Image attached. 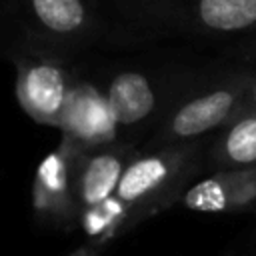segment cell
Instances as JSON below:
<instances>
[{"label": "cell", "instance_id": "1", "mask_svg": "<svg viewBox=\"0 0 256 256\" xmlns=\"http://www.w3.org/2000/svg\"><path fill=\"white\" fill-rule=\"evenodd\" d=\"M194 162L196 152L190 144H168L150 154H136L124 170L116 196L138 222L174 202L184 180L192 174Z\"/></svg>", "mask_w": 256, "mask_h": 256}, {"label": "cell", "instance_id": "2", "mask_svg": "<svg viewBox=\"0 0 256 256\" xmlns=\"http://www.w3.org/2000/svg\"><path fill=\"white\" fill-rule=\"evenodd\" d=\"M16 100L38 124L60 128L74 86L64 62L50 54H26L16 60Z\"/></svg>", "mask_w": 256, "mask_h": 256}, {"label": "cell", "instance_id": "3", "mask_svg": "<svg viewBox=\"0 0 256 256\" xmlns=\"http://www.w3.org/2000/svg\"><path fill=\"white\" fill-rule=\"evenodd\" d=\"M30 40L52 46L78 44L94 34L96 16L86 0H8Z\"/></svg>", "mask_w": 256, "mask_h": 256}, {"label": "cell", "instance_id": "4", "mask_svg": "<svg viewBox=\"0 0 256 256\" xmlns=\"http://www.w3.org/2000/svg\"><path fill=\"white\" fill-rule=\"evenodd\" d=\"M58 130L62 132V140L76 152H92L112 146L118 136V124L106 94L86 80L74 82Z\"/></svg>", "mask_w": 256, "mask_h": 256}, {"label": "cell", "instance_id": "5", "mask_svg": "<svg viewBox=\"0 0 256 256\" xmlns=\"http://www.w3.org/2000/svg\"><path fill=\"white\" fill-rule=\"evenodd\" d=\"M74 152L76 150L68 142L60 140V146L46 154L36 168L32 182V208L48 222L66 226L80 218L72 186Z\"/></svg>", "mask_w": 256, "mask_h": 256}, {"label": "cell", "instance_id": "6", "mask_svg": "<svg viewBox=\"0 0 256 256\" xmlns=\"http://www.w3.org/2000/svg\"><path fill=\"white\" fill-rule=\"evenodd\" d=\"M134 158V148L118 142L92 152H74L72 186L80 212L114 196L124 170Z\"/></svg>", "mask_w": 256, "mask_h": 256}, {"label": "cell", "instance_id": "7", "mask_svg": "<svg viewBox=\"0 0 256 256\" xmlns=\"http://www.w3.org/2000/svg\"><path fill=\"white\" fill-rule=\"evenodd\" d=\"M256 202V168L220 170L182 194V204L194 212H238Z\"/></svg>", "mask_w": 256, "mask_h": 256}, {"label": "cell", "instance_id": "8", "mask_svg": "<svg viewBox=\"0 0 256 256\" xmlns=\"http://www.w3.org/2000/svg\"><path fill=\"white\" fill-rule=\"evenodd\" d=\"M240 100V88L226 86L204 92L174 110L162 130V140L178 144L200 134H206L224 124L236 110Z\"/></svg>", "mask_w": 256, "mask_h": 256}, {"label": "cell", "instance_id": "9", "mask_svg": "<svg viewBox=\"0 0 256 256\" xmlns=\"http://www.w3.org/2000/svg\"><path fill=\"white\" fill-rule=\"evenodd\" d=\"M112 116L120 126H136L156 108V92L150 80L134 70L116 74L106 90Z\"/></svg>", "mask_w": 256, "mask_h": 256}, {"label": "cell", "instance_id": "10", "mask_svg": "<svg viewBox=\"0 0 256 256\" xmlns=\"http://www.w3.org/2000/svg\"><path fill=\"white\" fill-rule=\"evenodd\" d=\"M194 20L212 32H240L256 26V0H194Z\"/></svg>", "mask_w": 256, "mask_h": 256}, {"label": "cell", "instance_id": "11", "mask_svg": "<svg viewBox=\"0 0 256 256\" xmlns=\"http://www.w3.org/2000/svg\"><path fill=\"white\" fill-rule=\"evenodd\" d=\"M214 158L224 170L256 168V112L236 118L214 148Z\"/></svg>", "mask_w": 256, "mask_h": 256}, {"label": "cell", "instance_id": "12", "mask_svg": "<svg viewBox=\"0 0 256 256\" xmlns=\"http://www.w3.org/2000/svg\"><path fill=\"white\" fill-rule=\"evenodd\" d=\"M136 220H134L132 210L116 194L96 206L82 210L80 218H78L80 228L86 232V236H90L96 242L110 240L112 236H116L118 232H122L124 228H128Z\"/></svg>", "mask_w": 256, "mask_h": 256}, {"label": "cell", "instance_id": "13", "mask_svg": "<svg viewBox=\"0 0 256 256\" xmlns=\"http://www.w3.org/2000/svg\"><path fill=\"white\" fill-rule=\"evenodd\" d=\"M68 256H96V252H94V248H78Z\"/></svg>", "mask_w": 256, "mask_h": 256}, {"label": "cell", "instance_id": "14", "mask_svg": "<svg viewBox=\"0 0 256 256\" xmlns=\"http://www.w3.org/2000/svg\"><path fill=\"white\" fill-rule=\"evenodd\" d=\"M250 98H252V104H254V108H256V86H254V90H252V96H250Z\"/></svg>", "mask_w": 256, "mask_h": 256}]
</instances>
